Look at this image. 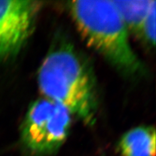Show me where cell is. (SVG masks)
<instances>
[{
	"label": "cell",
	"instance_id": "52a82bcc",
	"mask_svg": "<svg viewBox=\"0 0 156 156\" xmlns=\"http://www.w3.org/2000/svg\"><path fill=\"white\" fill-rule=\"evenodd\" d=\"M156 21V2L151 7L147 15L140 27L138 36L141 37L144 42L149 46L154 47L155 45V23Z\"/></svg>",
	"mask_w": 156,
	"mask_h": 156
},
{
	"label": "cell",
	"instance_id": "5b68a950",
	"mask_svg": "<svg viewBox=\"0 0 156 156\" xmlns=\"http://www.w3.org/2000/svg\"><path fill=\"white\" fill-rule=\"evenodd\" d=\"M118 149L122 156H154L155 130L140 126L127 131L120 138Z\"/></svg>",
	"mask_w": 156,
	"mask_h": 156
},
{
	"label": "cell",
	"instance_id": "6da1fadb",
	"mask_svg": "<svg viewBox=\"0 0 156 156\" xmlns=\"http://www.w3.org/2000/svg\"><path fill=\"white\" fill-rule=\"evenodd\" d=\"M37 84L43 97L64 106L87 125L96 123V84L91 71L72 45L62 44L48 53L38 69Z\"/></svg>",
	"mask_w": 156,
	"mask_h": 156
},
{
	"label": "cell",
	"instance_id": "8992f818",
	"mask_svg": "<svg viewBox=\"0 0 156 156\" xmlns=\"http://www.w3.org/2000/svg\"><path fill=\"white\" fill-rule=\"evenodd\" d=\"M128 32L138 35L140 27L155 1L150 0H112Z\"/></svg>",
	"mask_w": 156,
	"mask_h": 156
},
{
	"label": "cell",
	"instance_id": "277c9868",
	"mask_svg": "<svg viewBox=\"0 0 156 156\" xmlns=\"http://www.w3.org/2000/svg\"><path fill=\"white\" fill-rule=\"evenodd\" d=\"M41 2L0 0V61L16 56L28 41Z\"/></svg>",
	"mask_w": 156,
	"mask_h": 156
},
{
	"label": "cell",
	"instance_id": "3957f363",
	"mask_svg": "<svg viewBox=\"0 0 156 156\" xmlns=\"http://www.w3.org/2000/svg\"><path fill=\"white\" fill-rule=\"evenodd\" d=\"M72 116L58 103L45 97L37 99L30 105L21 126L23 146L34 155L55 153L68 138Z\"/></svg>",
	"mask_w": 156,
	"mask_h": 156
},
{
	"label": "cell",
	"instance_id": "7a4b0ae2",
	"mask_svg": "<svg viewBox=\"0 0 156 156\" xmlns=\"http://www.w3.org/2000/svg\"><path fill=\"white\" fill-rule=\"evenodd\" d=\"M67 8L86 43L112 66L129 76L143 72V63L132 48L128 30L112 1H71Z\"/></svg>",
	"mask_w": 156,
	"mask_h": 156
}]
</instances>
